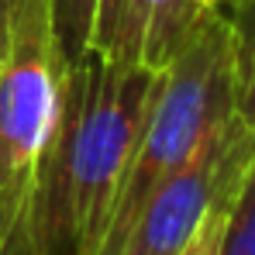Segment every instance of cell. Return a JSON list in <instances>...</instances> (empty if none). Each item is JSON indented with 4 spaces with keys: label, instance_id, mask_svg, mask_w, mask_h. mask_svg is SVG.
Segmentation results:
<instances>
[{
    "label": "cell",
    "instance_id": "6da1fadb",
    "mask_svg": "<svg viewBox=\"0 0 255 255\" xmlns=\"http://www.w3.org/2000/svg\"><path fill=\"white\" fill-rule=\"evenodd\" d=\"M155 76L141 62L100 52L59 66L55 111L31 186V255H100Z\"/></svg>",
    "mask_w": 255,
    "mask_h": 255
},
{
    "label": "cell",
    "instance_id": "7a4b0ae2",
    "mask_svg": "<svg viewBox=\"0 0 255 255\" xmlns=\"http://www.w3.org/2000/svg\"><path fill=\"white\" fill-rule=\"evenodd\" d=\"M235 48L228 14L207 7L166 69L141 121L138 148L114 200L100 255H121L148 193L235 118Z\"/></svg>",
    "mask_w": 255,
    "mask_h": 255
},
{
    "label": "cell",
    "instance_id": "3957f363",
    "mask_svg": "<svg viewBox=\"0 0 255 255\" xmlns=\"http://www.w3.org/2000/svg\"><path fill=\"white\" fill-rule=\"evenodd\" d=\"M59 66L48 0H10L0 52V255H31V186L55 111Z\"/></svg>",
    "mask_w": 255,
    "mask_h": 255
},
{
    "label": "cell",
    "instance_id": "277c9868",
    "mask_svg": "<svg viewBox=\"0 0 255 255\" xmlns=\"http://www.w3.org/2000/svg\"><path fill=\"white\" fill-rule=\"evenodd\" d=\"M252 155L255 134L235 114L148 193L121 255H179L214 204L238 190Z\"/></svg>",
    "mask_w": 255,
    "mask_h": 255
},
{
    "label": "cell",
    "instance_id": "5b68a950",
    "mask_svg": "<svg viewBox=\"0 0 255 255\" xmlns=\"http://www.w3.org/2000/svg\"><path fill=\"white\" fill-rule=\"evenodd\" d=\"M204 10H207L204 0H131L121 59L141 62L152 73L166 69L183 48V42L190 38Z\"/></svg>",
    "mask_w": 255,
    "mask_h": 255
},
{
    "label": "cell",
    "instance_id": "8992f818",
    "mask_svg": "<svg viewBox=\"0 0 255 255\" xmlns=\"http://www.w3.org/2000/svg\"><path fill=\"white\" fill-rule=\"evenodd\" d=\"M224 14L235 48V111L255 134V0H238Z\"/></svg>",
    "mask_w": 255,
    "mask_h": 255
},
{
    "label": "cell",
    "instance_id": "52a82bcc",
    "mask_svg": "<svg viewBox=\"0 0 255 255\" xmlns=\"http://www.w3.org/2000/svg\"><path fill=\"white\" fill-rule=\"evenodd\" d=\"M48 7H52V35L59 48V62L73 66L90 48L93 0H48Z\"/></svg>",
    "mask_w": 255,
    "mask_h": 255
},
{
    "label": "cell",
    "instance_id": "ba28073f",
    "mask_svg": "<svg viewBox=\"0 0 255 255\" xmlns=\"http://www.w3.org/2000/svg\"><path fill=\"white\" fill-rule=\"evenodd\" d=\"M217 255H255V155L231 197Z\"/></svg>",
    "mask_w": 255,
    "mask_h": 255
},
{
    "label": "cell",
    "instance_id": "9c48e42d",
    "mask_svg": "<svg viewBox=\"0 0 255 255\" xmlns=\"http://www.w3.org/2000/svg\"><path fill=\"white\" fill-rule=\"evenodd\" d=\"M131 0H93V28H90V48L107 59H121L125 42V21Z\"/></svg>",
    "mask_w": 255,
    "mask_h": 255
},
{
    "label": "cell",
    "instance_id": "30bf717a",
    "mask_svg": "<svg viewBox=\"0 0 255 255\" xmlns=\"http://www.w3.org/2000/svg\"><path fill=\"white\" fill-rule=\"evenodd\" d=\"M231 197L228 193L224 200H217L211 207V214L204 217V224L197 228V235L186 242V249L179 255H217V245H221V235H224V217H228V207H231Z\"/></svg>",
    "mask_w": 255,
    "mask_h": 255
},
{
    "label": "cell",
    "instance_id": "8fae6325",
    "mask_svg": "<svg viewBox=\"0 0 255 255\" xmlns=\"http://www.w3.org/2000/svg\"><path fill=\"white\" fill-rule=\"evenodd\" d=\"M7 10H10V0H0V52H3V35H7Z\"/></svg>",
    "mask_w": 255,
    "mask_h": 255
},
{
    "label": "cell",
    "instance_id": "7c38bea8",
    "mask_svg": "<svg viewBox=\"0 0 255 255\" xmlns=\"http://www.w3.org/2000/svg\"><path fill=\"white\" fill-rule=\"evenodd\" d=\"M204 3H207V7H217V10H231L238 0H204Z\"/></svg>",
    "mask_w": 255,
    "mask_h": 255
}]
</instances>
